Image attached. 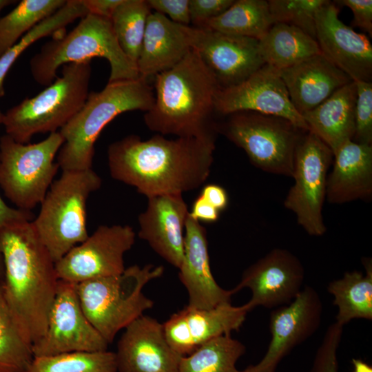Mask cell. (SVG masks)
Masks as SVG:
<instances>
[{"label": "cell", "mask_w": 372, "mask_h": 372, "mask_svg": "<svg viewBox=\"0 0 372 372\" xmlns=\"http://www.w3.org/2000/svg\"><path fill=\"white\" fill-rule=\"evenodd\" d=\"M343 326L337 322L330 324L315 354L309 372H339L338 349Z\"/></svg>", "instance_id": "obj_38"}, {"label": "cell", "mask_w": 372, "mask_h": 372, "mask_svg": "<svg viewBox=\"0 0 372 372\" xmlns=\"http://www.w3.org/2000/svg\"><path fill=\"white\" fill-rule=\"evenodd\" d=\"M32 221H14L0 229V254L4 299L33 344L45 333L59 278L55 262Z\"/></svg>", "instance_id": "obj_2"}, {"label": "cell", "mask_w": 372, "mask_h": 372, "mask_svg": "<svg viewBox=\"0 0 372 372\" xmlns=\"http://www.w3.org/2000/svg\"><path fill=\"white\" fill-rule=\"evenodd\" d=\"M304 269L291 251L275 248L242 273L234 293L244 288L251 292L245 303L249 311L260 306L277 308L291 302L302 289Z\"/></svg>", "instance_id": "obj_16"}, {"label": "cell", "mask_w": 372, "mask_h": 372, "mask_svg": "<svg viewBox=\"0 0 372 372\" xmlns=\"http://www.w3.org/2000/svg\"><path fill=\"white\" fill-rule=\"evenodd\" d=\"M322 303L316 290L304 286L289 304L275 308L269 316L271 340L266 353L242 372H276L281 360L320 326Z\"/></svg>", "instance_id": "obj_14"}, {"label": "cell", "mask_w": 372, "mask_h": 372, "mask_svg": "<svg viewBox=\"0 0 372 372\" xmlns=\"http://www.w3.org/2000/svg\"><path fill=\"white\" fill-rule=\"evenodd\" d=\"M65 0H22L0 19V58L26 32L65 3Z\"/></svg>", "instance_id": "obj_33"}, {"label": "cell", "mask_w": 372, "mask_h": 372, "mask_svg": "<svg viewBox=\"0 0 372 372\" xmlns=\"http://www.w3.org/2000/svg\"><path fill=\"white\" fill-rule=\"evenodd\" d=\"M328 0L267 1L273 24L295 26L316 39V14Z\"/></svg>", "instance_id": "obj_36"}, {"label": "cell", "mask_w": 372, "mask_h": 372, "mask_svg": "<svg viewBox=\"0 0 372 372\" xmlns=\"http://www.w3.org/2000/svg\"><path fill=\"white\" fill-rule=\"evenodd\" d=\"M217 114L249 111L288 120L308 131L303 116L295 109L277 69L265 64L242 83L219 89L215 97Z\"/></svg>", "instance_id": "obj_15"}, {"label": "cell", "mask_w": 372, "mask_h": 372, "mask_svg": "<svg viewBox=\"0 0 372 372\" xmlns=\"http://www.w3.org/2000/svg\"><path fill=\"white\" fill-rule=\"evenodd\" d=\"M335 5L348 7L353 18L350 27H358L372 36V1L371 0H338Z\"/></svg>", "instance_id": "obj_41"}, {"label": "cell", "mask_w": 372, "mask_h": 372, "mask_svg": "<svg viewBox=\"0 0 372 372\" xmlns=\"http://www.w3.org/2000/svg\"><path fill=\"white\" fill-rule=\"evenodd\" d=\"M258 46L265 64L278 70L321 53L315 39L295 26L282 23L273 24L258 40Z\"/></svg>", "instance_id": "obj_27"}, {"label": "cell", "mask_w": 372, "mask_h": 372, "mask_svg": "<svg viewBox=\"0 0 372 372\" xmlns=\"http://www.w3.org/2000/svg\"><path fill=\"white\" fill-rule=\"evenodd\" d=\"M333 154L314 133L302 135L296 149L292 178L294 183L284 206L296 216L297 223L310 236L327 231L322 216L329 169Z\"/></svg>", "instance_id": "obj_11"}, {"label": "cell", "mask_w": 372, "mask_h": 372, "mask_svg": "<svg viewBox=\"0 0 372 372\" xmlns=\"http://www.w3.org/2000/svg\"><path fill=\"white\" fill-rule=\"evenodd\" d=\"M215 138L156 134L147 140L129 135L111 143L107 163L111 176L147 198L183 194L202 185L214 162Z\"/></svg>", "instance_id": "obj_1"}, {"label": "cell", "mask_w": 372, "mask_h": 372, "mask_svg": "<svg viewBox=\"0 0 372 372\" xmlns=\"http://www.w3.org/2000/svg\"><path fill=\"white\" fill-rule=\"evenodd\" d=\"M190 27L151 12L136 63L140 76L147 79L180 63L192 50Z\"/></svg>", "instance_id": "obj_24"}, {"label": "cell", "mask_w": 372, "mask_h": 372, "mask_svg": "<svg viewBox=\"0 0 372 372\" xmlns=\"http://www.w3.org/2000/svg\"><path fill=\"white\" fill-rule=\"evenodd\" d=\"M218 123V132L242 149L260 169L292 177L296 149L306 132L283 118L241 111Z\"/></svg>", "instance_id": "obj_9"}, {"label": "cell", "mask_w": 372, "mask_h": 372, "mask_svg": "<svg viewBox=\"0 0 372 372\" xmlns=\"http://www.w3.org/2000/svg\"><path fill=\"white\" fill-rule=\"evenodd\" d=\"M76 283L59 280L43 335L32 344L34 356L76 351H103L108 343L85 316Z\"/></svg>", "instance_id": "obj_12"}, {"label": "cell", "mask_w": 372, "mask_h": 372, "mask_svg": "<svg viewBox=\"0 0 372 372\" xmlns=\"http://www.w3.org/2000/svg\"><path fill=\"white\" fill-rule=\"evenodd\" d=\"M24 372H118L115 352L76 351L34 356Z\"/></svg>", "instance_id": "obj_35"}, {"label": "cell", "mask_w": 372, "mask_h": 372, "mask_svg": "<svg viewBox=\"0 0 372 372\" xmlns=\"http://www.w3.org/2000/svg\"><path fill=\"white\" fill-rule=\"evenodd\" d=\"M63 143L59 131L36 143L0 137V187L16 208L31 211L41 203L60 168L54 158Z\"/></svg>", "instance_id": "obj_10"}, {"label": "cell", "mask_w": 372, "mask_h": 372, "mask_svg": "<svg viewBox=\"0 0 372 372\" xmlns=\"http://www.w3.org/2000/svg\"><path fill=\"white\" fill-rule=\"evenodd\" d=\"M91 74L90 61L62 65L61 75L45 89L4 113L6 134L26 144L37 134L60 130L85 103Z\"/></svg>", "instance_id": "obj_7"}, {"label": "cell", "mask_w": 372, "mask_h": 372, "mask_svg": "<svg viewBox=\"0 0 372 372\" xmlns=\"http://www.w3.org/2000/svg\"><path fill=\"white\" fill-rule=\"evenodd\" d=\"M362 263L364 274L359 271L346 272L327 287L338 309L335 322L343 327L354 319L372 320L371 259L363 258Z\"/></svg>", "instance_id": "obj_28"}, {"label": "cell", "mask_w": 372, "mask_h": 372, "mask_svg": "<svg viewBox=\"0 0 372 372\" xmlns=\"http://www.w3.org/2000/svg\"><path fill=\"white\" fill-rule=\"evenodd\" d=\"M354 371L353 372H372V367L364 361L353 358L352 360Z\"/></svg>", "instance_id": "obj_46"}, {"label": "cell", "mask_w": 372, "mask_h": 372, "mask_svg": "<svg viewBox=\"0 0 372 372\" xmlns=\"http://www.w3.org/2000/svg\"><path fill=\"white\" fill-rule=\"evenodd\" d=\"M33 214L30 211L12 208L6 205L0 196V229L4 225L18 220H32ZM4 277V268L0 254V285H2Z\"/></svg>", "instance_id": "obj_42"}, {"label": "cell", "mask_w": 372, "mask_h": 372, "mask_svg": "<svg viewBox=\"0 0 372 372\" xmlns=\"http://www.w3.org/2000/svg\"><path fill=\"white\" fill-rule=\"evenodd\" d=\"M245 351L239 340L230 335H221L182 356L178 372H242L236 368V363Z\"/></svg>", "instance_id": "obj_31"}, {"label": "cell", "mask_w": 372, "mask_h": 372, "mask_svg": "<svg viewBox=\"0 0 372 372\" xmlns=\"http://www.w3.org/2000/svg\"><path fill=\"white\" fill-rule=\"evenodd\" d=\"M151 9L165 16L172 21L190 25L189 0H147Z\"/></svg>", "instance_id": "obj_40"}, {"label": "cell", "mask_w": 372, "mask_h": 372, "mask_svg": "<svg viewBox=\"0 0 372 372\" xmlns=\"http://www.w3.org/2000/svg\"><path fill=\"white\" fill-rule=\"evenodd\" d=\"M278 72L291 103L302 116L352 81L321 53Z\"/></svg>", "instance_id": "obj_23"}, {"label": "cell", "mask_w": 372, "mask_h": 372, "mask_svg": "<svg viewBox=\"0 0 372 372\" xmlns=\"http://www.w3.org/2000/svg\"><path fill=\"white\" fill-rule=\"evenodd\" d=\"M154 77V102L144 114L146 126L163 136L216 139L215 97L220 87L198 52L192 49Z\"/></svg>", "instance_id": "obj_3"}, {"label": "cell", "mask_w": 372, "mask_h": 372, "mask_svg": "<svg viewBox=\"0 0 372 372\" xmlns=\"http://www.w3.org/2000/svg\"><path fill=\"white\" fill-rule=\"evenodd\" d=\"M4 114L0 111V124L3 123Z\"/></svg>", "instance_id": "obj_48"}, {"label": "cell", "mask_w": 372, "mask_h": 372, "mask_svg": "<svg viewBox=\"0 0 372 372\" xmlns=\"http://www.w3.org/2000/svg\"><path fill=\"white\" fill-rule=\"evenodd\" d=\"M101 183L91 168L63 171L51 185L32 222L55 263L89 236L87 200Z\"/></svg>", "instance_id": "obj_8"}, {"label": "cell", "mask_w": 372, "mask_h": 372, "mask_svg": "<svg viewBox=\"0 0 372 372\" xmlns=\"http://www.w3.org/2000/svg\"><path fill=\"white\" fill-rule=\"evenodd\" d=\"M151 12L147 0H122L111 18L112 28L121 48L136 63Z\"/></svg>", "instance_id": "obj_32"}, {"label": "cell", "mask_w": 372, "mask_h": 372, "mask_svg": "<svg viewBox=\"0 0 372 372\" xmlns=\"http://www.w3.org/2000/svg\"><path fill=\"white\" fill-rule=\"evenodd\" d=\"M339 12L329 1L316 12V40L321 54L352 81L371 82V43L365 34L344 24Z\"/></svg>", "instance_id": "obj_18"}, {"label": "cell", "mask_w": 372, "mask_h": 372, "mask_svg": "<svg viewBox=\"0 0 372 372\" xmlns=\"http://www.w3.org/2000/svg\"><path fill=\"white\" fill-rule=\"evenodd\" d=\"M234 0H189L190 24L201 28L208 21L217 17L228 9Z\"/></svg>", "instance_id": "obj_39"}, {"label": "cell", "mask_w": 372, "mask_h": 372, "mask_svg": "<svg viewBox=\"0 0 372 372\" xmlns=\"http://www.w3.org/2000/svg\"><path fill=\"white\" fill-rule=\"evenodd\" d=\"M87 14L82 0H67L61 8L35 25L3 54L0 58V98L5 94L3 82L6 74L30 45L43 37L61 32L74 20Z\"/></svg>", "instance_id": "obj_30"}, {"label": "cell", "mask_w": 372, "mask_h": 372, "mask_svg": "<svg viewBox=\"0 0 372 372\" xmlns=\"http://www.w3.org/2000/svg\"><path fill=\"white\" fill-rule=\"evenodd\" d=\"M185 229L183 258L178 269L188 293L187 306L207 309L230 303L232 289L222 288L211 273L206 229L189 214Z\"/></svg>", "instance_id": "obj_22"}, {"label": "cell", "mask_w": 372, "mask_h": 372, "mask_svg": "<svg viewBox=\"0 0 372 372\" xmlns=\"http://www.w3.org/2000/svg\"><path fill=\"white\" fill-rule=\"evenodd\" d=\"M192 48L215 77L220 89L236 85L265 65L258 40L190 27Z\"/></svg>", "instance_id": "obj_17"}, {"label": "cell", "mask_w": 372, "mask_h": 372, "mask_svg": "<svg viewBox=\"0 0 372 372\" xmlns=\"http://www.w3.org/2000/svg\"><path fill=\"white\" fill-rule=\"evenodd\" d=\"M249 311L245 304L225 303L207 309L187 305L163 324L164 333L178 354L187 355L215 338L239 330Z\"/></svg>", "instance_id": "obj_19"}, {"label": "cell", "mask_w": 372, "mask_h": 372, "mask_svg": "<svg viewBox=\"0 0 372 372\" xmlns=\"http://www.w3.org/2000/svg\"><path fill=\"white\" fill-rule=\"evenodd\" d=\"M88 13L111 19L122 0H82Z\"/></svg>", "instance_id": "obj_45"}, {"label": "cell", "mask_w": 372, "mask_h": 372, "mask_svg": "<svg viewBox=\"0 0 372 372\" xmlns=\"http://www.w3.org/2000/svg\"><path fill=\"white\" fill-rule=\"evenodd\" d=\"M371 197L372 145L347 141L333 154L326 199L339 205Z\"/></svg>", "instance_id": "obj_25"}, {"label": "cell", "mask_w": 372, "mask_h": 372, "mask_svg": "<svg viewBox=\"0 0 372 372\" xmlns=\"http://www.w3.org/2000/svg\"><path fill=\"white\" fill-rule=\"evenodd\" d=\"M100 57L108 61V82L138 79L137 65L121 48L111 19L88 13L69 33L54 37L42 45L30 61L34 80L48 86L58 76L57 70L70 63L90 61Z\"/></svg>", "instance_id": "obj_5"}, {"label": "cell", "mask_w": 372, "mask_h": 372, "mask_svg": "<svg viewBox=\"0 0 372 372\" xmlns=\"http://www.w3.org/2000/svg\"><path fill=\"white\" fill-rule=\"evenodd\" d=\"M356 98V83L352 81L316 108L302 114L309 130L324 143L333 154L353 140Z\"/></svg>", "instance_id": "obj_26"}, {"label": "cell", "mask_w": 372, "mask_h": 372, "mask_svg": "<svg viewBox=\"0 0 372 372\" xmlns=\"http://www.w3.org/2000/svg\"><path fill=\"white\" fill-rule=\"evenodd\" d=\"M189 211L183 194H165L148 197L147 207L138 216V237L176 268L183 258Z\"/></svg>", "instance_id": "obj_21"}, {"label": "cell", "mask_w": 372, "mask_h": 372, "mask_svg": "<svg viewBox=\"0 0 372 372\" xmlns=\"http://www.w3.org/2000/svg\"><path fill=\"white\" fill-rule=\"evenodd\" d=\"M115 355L118 372H178L182 357L169 344L163 324L144 315L125 329Z\"/></svg>", "instance_id": "obj_20"}, {"label": "cell", "mask_w": 372, "mask_h": 372, "mask_svg": "<svg viewBox=\"0 0 372 372\" xmlns=\"http://www.w3.org/2000/svg\"><path fill=\"white\" fill-rule=\"evenodd\" d=\"M154 102L147 79L108 82L99 92H90L82 108L59 131L63 143L57 154L63 171L92 168L94 143L103 128L128 111L150 110Z\"/></svg>", "instance_id": "obj_4"}, {"label": "cell", "mask_w": 372, "mask_h": 372, "mask_svg": "<svg viewBox=\"0 0 372 372\" xmlns=\"http://www.w3.org/2000/svg\"><path fill=\"white\" fill-rule=\"evenodd\" d=\"M0 285V372H24L34 358L32 344L23 334L4 299Z\"/></svg>", "instance_id": "obj_34"}, {"label": "cell", "mask_w": 372, "mask_h": 372, "mask_svg": "<svg viewBox=\"0 0 372 372\" xmlns=\"http://www.w3.org/2000/svg\"><path fill=\"white\" fill-rule=\"evenodd\" d=\"M14 2L12 0H0V12L6 6Z\"/></svg>", "instance_id": "obj_47"}, {"label": "cell", "mask_w": 372, "mask_h": 372, "mask_svg": "<svg viewBox=\"0 0 372 372\" xmlns=\"http://www.w3.org/2000/svg\"><path fill=\"white\" fill-rule=\"evenodd\" d=\"M273 24L266 0H237L201 28L259 40Z\"/></svg>", "instance_id": "obj_29"}, {"label": "cell", "mask_w": 372, "mask_h": 372, "mask_svg": "<svg viewBox=\"0 0 372 372\" xmlns=\"http://www.w3.org/2000/svg\"><path fill=\"white\" fill-rule=\"evenodd\" d=\"M136 234L129 225H101L86 240L55 263L59 280L81 282L122 273L124 255L133 246Z\"/></svg>", "instance_id": "obj_13"}, {"label": "cell", "mask_w": 372, "mask_h": 372, "mask_svg": "<svg viewBox=\"0 0 372 372\" xmlns=\"http://www.w3.org/2000/svg\"><path fill=\"white\" fill-rule=\"evenodd\" d=\"M200 196L220 212L228 205V195L226 190L218 185H207L203 188Z\"/></svg>", "instance_id": "obj_43"}, {"label": "cell", "mask_w": 372, "mask_h": 372, "mask_svg": "<svg viewBox=\"0 0 372 372\" xmlns=\"http://www.w3.org/2000/svg\"><path fill=\"white\" fill-rule=\"evenodd\" d=\"M164 273L163 266L132 265L118 275L87 280L76 285L81 308L93 327L110 344L154 306L143 292L150 281Z\"/></svg>", "instance_id": "obj_6"}, {"label": "cell", "mask_w": 372, "mask_h": 372, "mask_svg": "<svg viewBox=\"0 0 372 372\" xmlns=\"http://www.w3.org/2000/svg\"><path fill=\"white\" fill-rule=\"evenodd\" d=\"M355 133L353 141L372 145V81H355Z\"/></svg>", "instance_id": "obj_37"}, {"label": "cell", "mask_w": 372, "mask_h": 372, "mask_svg": "<svg viewBox=\"0 0 372 372\" xmlns=\"http://www.w3.org/2000/svg\"><path fill=\"white\" fill-rule=\"evenodd\" d=\"M189 215L195 220L201 222H215L220 211L204 200L200 195L194 200Z\"/></svg>", "instance_id": "obj_44"}]
</instances>
